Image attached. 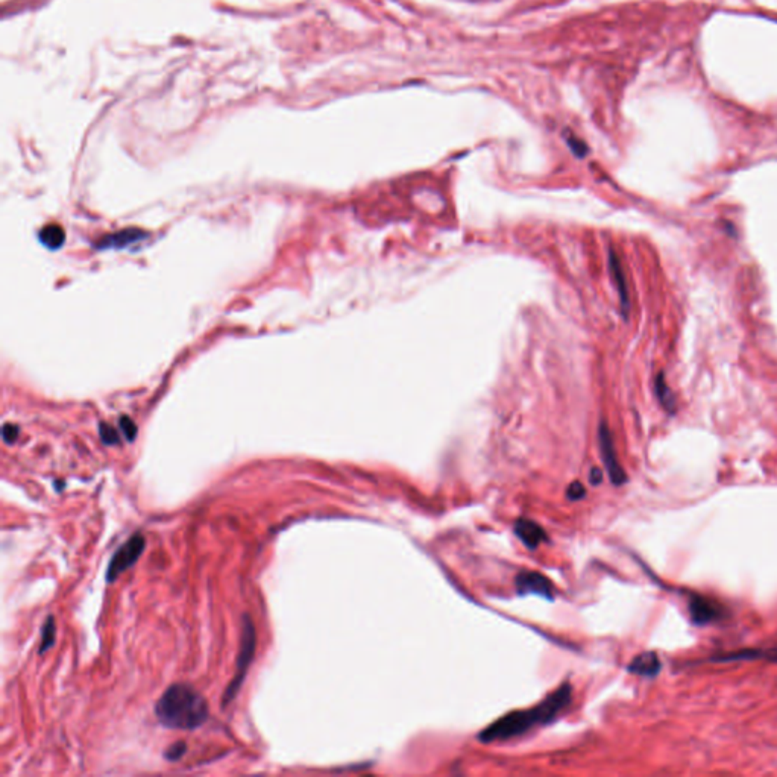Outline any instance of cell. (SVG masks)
Masks as SVG:
<instances>
[{"instance_id":"1","label":"cell","mask_w":777,"mask_h":777,"mask_svg":"<svg viewBox=\"0 0 777 777\" xmlns=\"http://www.w3.org/2000/svg\"><path fill=\"white\" fill-rule=\"evenodd\" d=\"M571 692V685L563 683L559 690H555L542 703L536 704L535 708L507 713L495 722H492L491 726L486 727L479 735V739L481 743L506 741L510 738L521 736L536 726H542V724L553 721L555 715L569 704Z\"/></svg>"},{"instance_id":"2","label":"cell","mask_w":777,"mask_h":777,"mask_svg":"<svg viewBox=\"0 0 777 777\" xmlns=\"http://www.w3.org/2000/svg\"><path fill=\"white\" fill-rule=\"evenodd\" d=\"M155 715L164 727L198 729L208 720V703L193 686L175 683L157 702Z\"/></svg>"},{"instance_id":"3","label":"cell","mask_w":777,"mask_h":777,"mask_svg":"<svg viewBox=\"0 0 777 777\" xmlns=\"http://www.w3.org/2000/svg\"><path fill=\"white\" fill-rule=\"evenodd\" d=\"M242 646H240V651H238V658H237V669H235V676L231 680V683L226 688L225 695H224V706H228V703L234 700V697L237 695L238 690L242 688L243 680L246 677V673H248V667L254 659V653H255V641H257V637H255V629H254V624L249 620V616H245L243 620V630H242Z\"/></svg>"},{"instance_id":"4","label":"cell","mask_w":777,"mask_h":777,"mask_svg":"<svg viewBox=\"0 0 777 777\" xmlns=\"http://www.w3.org/2000/svg\"><path fill=\"white\" fill-rule=\"evenodd\" d=\"M145 549H146V541L143 536L141 535L131 536L129 539L123 544L116 553H114L112 559L108 565L107 581L108 583L116 581L120 574H123L131 567H134V563L138 560L140 555L143 554Z\"/></svg>"},{"instance_id":"5","label":"cell","mask_w":777,"mask_h":777,"mask_svg":"<svg viewBox=\"0 0 777 777\" xmlns=\"http://www.w3.org/2000/svg\"><path fill=\"white\" fill-rule=\"evenodd\" d=\"M598 439H600V449H602L603 462H604V466H606L609 477H611V481L616 486L624 484L627 481V475H625V471L623 470V466L620 465V460H618L615 445H613V439H612V433H611V430H609L606 422L600 423Z\"/></svg>"},{"instance_id":"6","label":"cell","mask_w":777,"mask_h":777,"mask_svg":"<svg viewBox=\"0 0 777 777\" xmlns=\"http://www.w3.org/2000/svg\"><path fill=\"white\" fill-rule=\"evenodd\" d=\"M690 613L692 623L703 625L709 624L722 616V607L713 600L700 595H692L690 600Z\"/></svg>"},{"instance_id":"7","label":"cell","mask_w":777,"mask_h":777,"mask_svg":"<svg viewBox=\"0 0 777 777\" xmlns=\"http://www.w3.org/2000/svg\"><path fill=\"white\" fill-rule=\"evenodd\" d=\"M516 586L521 595L524 594H536L546 598H553V586L551 581L539 572L525 571L521 572L516 577Z\"/></svg>"},{"instance_id":"8","label":"cell","mask_w":777,"mask_h":777,"mask_svg":"<svg viewBox=\"0 0 777 777\" xmlns=\"http://www.w3.org/2000/svg\"><path fill=\"white\" fill-rule=\"evenodd\" d=\"M515 533L519 539L524 542V545L532 550H535L536 546H539L542 542L546 541L545 530L532 519H524V518L518 519L515 524Z\"/></svg>"},{"instance_id":"9","label":"cell","mask_w":777,"mask_h":777,"mask_svg":"<svg viewBox=\"0 0 777 777\" xmlns=\"http://www.w3.org/2000/svg\"><path fill=\"white\" fill-rule=\"evenodd\" d=\"M609 264H611L612 277H613V281H615L618 295H620L621 312H623V316L627 319V316H629V310H630L629 289H627V281H625V275H624V270H623V266H621V261H620V259H618V255L613 251H611V254H609Z\"/></svg>"},{"instance_id":"10","label":"cell","mask_w":777,"mask_h":777,"mask_svg":"<svg viewBox=\"0 0 777 777\" xmlns=\"http://www.w3.org/2000/svg\"><path fill=\"white\" fill-rule=\"evenodd\" d=\"M629 671L633 674L641 676V677H655V676L659 674V671H660L659 656L653 651L642 653V655L637 656L630 662Z\"/></svg>"},{"instance_id":"11","label":"cell","mask_w":777,"mask_h":777,"mask_svg":"<svg viewBox=\"0 0 777 777\" xmlns=\"http://www.w3.org/2000/svg\"><path fill=\"white\" fill-rule=\"evenodd\" d=\"M756 659H767L771 662H777V648L771 650H738L734 653H726L722 656L712 658V662H735V660H756Z\"/></svg>"},{"instance_id":"12","label":"cell","mask_w":777,"mask_h":777,"mask_svg":"<svg viewBox=\"0 0 777 777\" xmlns=\"http://www.w3.org/2000/svg\"><path fill=\"white\" fill-rule=\"evenodd\" d=\"M40 240L48 246L49 249H58L66 240L64 229L58 225H48L40 231Z\"/></svg>"},{"instance_id":"13","label":"cell","mask_w":777,"mask_h":777,"mask_svg":"<svg viewBox=\"0 0 777 777\" xmlns=\"http://www.w3.org/2000/svg\"><path fill=\"white\" fill-rule=\"evenodd\" d=\"M656 396L659 402L662 404V407L665 410H668L669 413H674L676 410V396L674 393L671 392L669 386L667 384L664 374H659L656 378Z\"/></svg>"},{"instance_id":"14","label":"cell","mask_w":777,"mask_h":777,"mask_svg":"<svg viewBox=\"0 0 777 777\" xmlns=\"http://www.w3.org/2000/svg\"><path fill=\"white\" fill-rule=\"evenodd\" d=\"M55 638H57V627H55L54 616H48L46 623H44L43 630H41L40 655H43V653H46L49 648L54 647Z\"/></svg>"},{"instance_id":"15","label":"cell","mask_w":777,"mask_h":777,"mask_svg":"<svg viewBox=\"0 0 777 777\" xmlns=\"http://www.w3.org/2000/svg\"><path fill=\"white\" fill-rule=\"evenodd\" d=\"M185 752H187V746H185V743H182V741H180V743H175L173 746H170L166 750L164 757L167 761H178V759L184 756Z\"/></svg>"},{"instance_id":"16","label":"cell","mask_w":777,"mask_h":777,"mask_svg":"<svg viewBox=\"0 0 777 777\" xmlns=\"http://www.w3.org/2000/svg\"><path fill=\"white\" fill-rule=\"evenodd\" d=\"M101 437L103 440V444H107V445H114V444L119 442L117 431L114 430L112 427H108L107 423H101Z\"/></svg>"},{"instance_id":"17","label":"cell","mask_w":777,"mask_h":777,"mask_svg":"<svg viewBox=\"0 0 777 777\" xmlns=\"http://www.w3.org/2000/svg\"><path fill=\"white\" fill-rule=\"evenodd\" d=\"M120 428H122L123 435H125V437L129 440V442H132V440L136 439V436H137V427H136V423L132 422L128 416H123V418L120 419Z\"/></svg>"},{"instance_id":"18","label":"cell","mask_w":777,"mask_h":777,"mask_svg":"<svg viewBox=\"0 0 777 777\" xmlns=\"http://www.w3.org/2000/svg\"><path fill=\"white\" fill-rule=\"evenodd\" d=\"M585 493H586V489L583 488V484L579 483V481H574V483L569 484V488L567 491V497L569 500H580V498L585 497Z\"/></svg>"},{"instance_id":"19","label":"cell","mask_w":777,"mask_h":777,"mask_svg":"<svg viewBox=\"0 0 777 777\" xmlns=\"http://www.w3.org/2000/svg\"><path fill=\"white\" fill-rule=\"evenodd\" d=\"M19 433H20L19 427L13 426V423H6L3 427V440L6 444H13L15 442L17 437H19Z\"/></svg>"},{"instance_id":"20","label":"cell","mask_w":777,"mask_h":777,"mask_svg":"<svg viewBox=\"0 0 777 777\" xmlns=\"http://www.w3.org/2000/svg\"><path fill=\"white\" fill-rule=\"evenodd\" d=\"M589 480L593 484L602 483V480H603L602 470H598V467H593V470H590V474H589Z\"/></svg>"}]
</instances>
